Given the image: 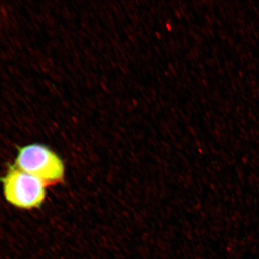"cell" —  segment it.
<instances>
[{"mask_svg": "<svg viewBox=\"0 0 259 259\" xmlns=\"http://www.w3.org/2000/svg\"><path fill=\"white\" fill-rule=\"evenodd\" d=\"M2 181L6 199L17 208H38L46 197L47 184L18 168L11 167Z\"/></svg>", "mask_w": 259, "mask_h": 259, "instance_id": "7a4b0ae2", "label": "cell"}, {"mask_svg": "<svg viewBox=\"0 0 259 259\" xmlns=\"http://www.w3.org/2000/svg\"><path fill=\"white\" fill-rule=\"evenodd\" d=\"M19 169L48 184L63 181L64 166L61 158L44 145L34 144L19 148L16 159Z\"/></svg>", "mask_w": 259, "mask_h": 259, "instance_id": "6da1fadb", "label": "cell"}]
</instances>
